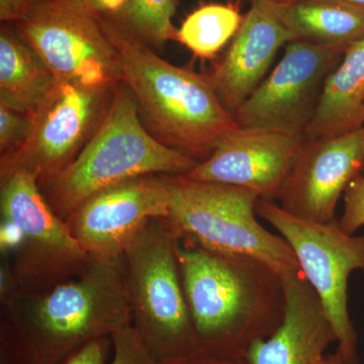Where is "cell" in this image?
<instances>
[{
    "label": "cell",
    "mask_w": 364,
    "mask_h": 364,
    "mask_svg": "<svg viewBox=\"0 0 364 364\" xmlns=\"http://www.w3.org/2000/svg\"><path fill=\"white\" fill-rule=\"evenodd\" d=\"M345 51L306 41L287 43L279 63L234 114L237 124L304 136L326 79Z\"/></svg>",
    "instance_id": "obj_11"
},
{
    "label": "cell",
    "mask_w": 364,
    "mask_h": 364,
    "mask_svg": "<svg viewBox=\"0 0 364 364\" xmlns=\"http://www.w3.org/2000/svg\"><path fill=\"white\" fill-rule=\"evenodd\" d=\"M169 212L170 193L162 176H146L91 196L65 222L91 257L114 259L124 256L149 220L168 218Z\"/></svg>",
    "instance_id": "obj_12"
},
{
    "label": "cell",
    "mask_w": 364,
    "mask_h": 364,
    "mask_svg": "<svg viewBox=\"0 0 364 364\" xmlns=\"http://www.w3.org/2000/svg\"><path fill=\"white\" fill-rule=\"evenodd\" d=\"M320 364H344L338 352L334 354H325Z\"/></svg>",
    "instance_id": "obj_29"
},
{
    "label": "cell",
    "mask_w": 364,
    "mask_h": 364,
    "mask_svg": "<svg viewBox=\"0 0 364 364\" xmlns=\"http://www.w3.org/2000/svg\"><path fill=\"white\" fill-rule=\"evenodd\" d=\"M363 176H364V172H363Z\"/></svg>",
    "instance_id": "obj_33"
},
{
    "label": "cell",
    "mask_w": 364,
    "mask_h": 364,
    "mask_svg": "<svg viewBox=\"0 0 364 364\" xmlns=\"http://www.w3.org/2000/svg\"><path fill=\"white\" fill-rule=\"evenodd\" d=\"M57 79L20 33L7 26L0 33V102L30 114Z\"/></svg>",
    "instance_id": "obj_19"
},
{
    "label": "cell",
    "mask_w": 364,
    "mask_h": 364,
    "mask_svg": "<svg viewBox=\"0 0 364 364\" xmlns=\"http://www.w3.org/2000/svg\"><path fill=\"white\" fill-rule=\"evenodd\" d=\"M162 177L170 193L168 219L181 234L208 250L262 261L282 277L301 272L289 243L256 219L257 193L186 176Z\"/></svg>",
    "instance_id": "obj_7"
},
{
    "label": "cell",
    "mask_w": 364,
    "mask_h": 364,
    "mask_svg": "<svg viewBox=\"0 0 364 364\" xmlns=\"http://www.w3.org/2000/svg\"><path fill=\"white\" fill-rule=\"evenodd\" d=\"M176 364H249L245 358H215L198 355Z\"/></svg>",
    "instance_id": "obj_28"
},
{
    "label": "cell",
    "mask_w": 364,
    "mask_h": 364,
    "mask_svg": "<svg viewBox=\"0 0 364 364\" xmlns=\"http://www.w3.org/2000/svg\"><path fill=\"white\" fill-rule=\"evenodd\" d=\"M114 90L57 80L31 112L32 130L26 142L11 154L0 156V176L30 172L38 177L41 186L58 176L102 123Z\"/></svg>",
    "instance_id": "obj_10"
},
{
    "label": "cell",
    "mask_w": 364,
    "mask_h": 364,
    "mask_svg": "<svg viewBox=\"0 0 364 364\" xmlns=\"http://www.w3.org/2000/svg\"><path fill=\"white\" fill-rule=\"evenodd\" d=\"M112 355V336L102 337L85 345L61 364H109Z\"/></svg>",
    "instance_id": "obj_25"
},
{
    "label": "cell",
    "mask_w": 364,
    "mask_h": 364,
    "mask_svg": "<svg viewBox=\"0 0 364 364\" xmlns=\"http://www.w3.org/2000/svg\"><path fill=\"white\" fill-rule=\"evenodd\" d=\"M112 355L109 364H157L132 325L112 335Z\"/></svg>",
    "instance_id": "obj_23"
},
{
    "label": "cell",
    "mask_w": 364,
    "mask_h": 364,
    "mask_svg": "<svg viewBox=\"0 0 364 364\" xmlns=\"http://www.w3.org/2000/svg\"><path fill=\"white\" fill-rule=\"evenodd\" d=\"M337 1L354 7V9H358V11H363L364 13V0H337Z\"/></svg>",
    "instance_id": "obj_30"
},
{
    "label": "cell",
    "mask_w": 364,
    "mask_h": 364,
    "mask_svg": "<svg viewBox=\"0 0 364 364\" xmlns=\"http://www.w3.org/2000/svg\"><path fill=\"white\" fill-rule=\"evenodd\" d=\"M176 257L203 355L244 358L282 324L284 284L267 263L208 250L181 232Z\"/></svg>",
    "instance_id": "obj_2"
},
{
    "label": "cell",
    "mask_w": 364,
    "mask_h": 364,
    "mask_svg": "<svg viewBox=\"0 0 364 364\" xmlns=\"http://www.w3.org/2000/svg\"><path fill=\"white\" fill-rule=\"evenodd\" d=\"M32 130V116L0 102V156L11 154L26 142Z\"/></svg>",
    "instance_id": "obj_22"
},
{
    "label": "cell",
    "mask_w": 364,
    "mask_h": 364,
    "mask_svg": "<svg viewBox=\"0 0 364 364\" xmlns=\"http://www.w3.org/2000/svg\"><path fill=\"white\" fill-rule=\"evenodd\" d=\"M243 18L235 4H207L184 20L177 28L176 41L200 58H214L235 37Z\"/></svg>",
    "instance_id": "obj_20"
},
{
    "label": "cell",
    "mask_w": 364,
    "mask_h": 364,
    "mask_svg": "<svg viewBox=\"0 0 364 364\" xmlns=\"http://www.w3.org/2000/svg\"><path fill=\"white\" fill-rule=\"evenodd\" d=\"M256 214L272 225L293 249L299 268L324 306L344 364H359L358 334L348 311V279L364 272V234H347L337 220L306 221L272 200H260Z\"/></svg>",
    "instance_id": "obj_8"
},
{
    "label": "cell",
    "mask_w": 364,
    "mask_h": 364,
    "mask_svg": "<svg viewBox=\"0 0 364 364\" xmlns=\"http://www.w3.org/2000/svg\"><path fill=\"white\" fill-rule=\"evenodd\" d=\"M83 6L97 18H117L123 13L130 0H80Z\"/></svg>",
    "instance_id": "obj_27"
},
{
    "label": "cell",
    "mask_w": 364,
    "mask_h": 364,
    "mask_svg": "<svg viewBox=\"0 0 364 364\" xmlns=\"http://www.w3.org/2000/svg\"><path fill=\"white\" fill-rule=\"evenodd\" d=\"M364 127V37L345 51L329 74L304 138H332Z\"/></svg>",
    "instance_id": "obj_17"
},
{
    "label": "cell",
    "mask_w": 364,
    "mask_h": 364,
    "mask_svg": "<svg viewBox=\"0 0 364 364\" xmlns=\"http://www.w3.org/2000/svg\"><path fill=\"white\" fill-rule=\"evenodd\" d=\"M176 0H130L123 13L114 18L156 51L170 40H176L172 23Z\"/></svg>",
    "instance_id": "obj_21"
},
{
    "label": "cell",
    "mask_w": 364,
    "mask_h": 364,
    "mask_svg": "<svg viewBox=\"0 0 364 364\" xmlns=\"http://www.w3.org/2000/svg\"><path fill=\"white\" fill-rule=\"evenodd\" d=\"M344 208L340 227L347 234L354 235L364 226V176H356L345 189Z\"/></svg>",
    "instance_id": "obj_24"
},
{
    "label": "cell",
    "mask_w": 364,
    "mask_h": 364,
    "mask_svg": "<svg viewBox=\"0 0 364 364\" xmlns=\"http://www.w3.org/2000/svg\"><path fill=\"white\" fill-rule=\"evenodd\" d=\"M304 139L284 132L238 126L223 136L208 159L183 176L251 189L261 200L274 202Z\"/></svg>",
    "instance_id": "obj_14"
},
{
    "label": "cell",
    "mask_w": 364,
    "mask_h": 364,
    "mask_svg": "<svg viewBox=\"0 0 364 364\" xmlns=\"http://www.w3.org/2000/svg\"><path fill=\"white\" fill-rule=\"evenodd\" d=\"M293 41L270 0L250 4L226 54L208 74L228 112L236 114L264 80L279 48Z\"/></svg>",
    "instance_id": "obj_15"
},
{
    "label": "cell",
    "mask_w": 364,
    "mask_h": 364,
    "mask_svg": "<svg viewBox=\"0 0 364 364\" xmlns=\"http://www.w3.org/2000/svg\"><path fill=\"white\" fill-rule=\"evenodd\" d=\"M364 172V127L332 138L304 139L277 200L306 221H334L345 189Z\"/></svg>",
    "instance_id": "obj_13"
},
{
    "label": "cell",
    "mask_w": 364,
    "mask_h": 364,
    "mask_svg": "<svg viewBox=\"0 0 364 364\" xmlns=\"http://www.w3.org/2000/svg\"><path fill=\"white\" fill-rule=\"evenodd\" d=\"M14 26L57 80L100 90L123 82L114 45L80 0H37Z\"/></svg>",
    "instance_id": "obj_9"
},
{
    "label": "cell",
    "mask_w": 364,
    "mask_h": 364,
    "mask_svg": "<svg viewBox=\"0 0 364 364\" xmlns=\"http://www.w3.org/2000/svg\"><path fill=\"white\" fill-rule=\"evenodd\" d=\"M178 237L168 218H155L124 254L131 325L157 364L203 355L179 273Z\"/></svg>",
    "instance_id": "obj_5"
},
{
    "label": "cell",
    "mask_w": 364,
    "mask_h": 364,
    "mask_svg": "<svg viewBox=\"0 0 364 364\" xmlns=\"http://www.w3.org/2000/svg\"><path fill=\"white\" fill-rule=\"evenodd\" d=\"M294 41L347 50L364 37V13L337 0H270Z\"/></svg>",
    "instance_id": "obj_18"
},
{
    "label": "cell",
    "mask_w": 364,
    "mask_h": 364,
    "mask_svg": "<svg viewBox=\"0 0 364 364\" xmlns=\"http://www.w3.org/2000/svg\"><path fill=\"white\" fill-rule=\"evenodd\" d=\"M0 301V358L9 364H61L132 323L124 256L92 258L79 277L41 291L1 294Z\"/></svg>",
    "instance_id": "obj_1"
},
{
    "label": "cell",
    "mask_w": 364,
    "mask_h": 364,
    "mask_svg": "<svg viewBox=\"0 0 364 364\" xmlns=\"http://www.w3.org/2000/svg\"><path fill=\"white\" fill-rule=\"evenodd\" d=\"M256 1H259V0H231L230 4H235V6H238V4H240V2H249V4H252Z\"/></svg>",
    "instance_id": "obj_31"
},
{
    "label": "cell",
    "mask_w": 364,
    "mask_h": 364,
    "mask_svg": "<svg viewBox=\"0 0 364 364\" xmlns=\"http://www.w3.org/2000/svg\"><path fill=\"white\" fill-rule=\"evenodd\" d=\"M37 0H0V20L16 23L23 21Z\"/></svg>",
    "instance_id": "obj_26"
},
{
    "label": "cell",
    "mask_w": 364,
    "mask_h": 364,
    "mask_svg": "<svg viewBox=\"0 0 364 364\" xmlns=\"http://www.w3.org/2000/svg\"><path fill=\"white\" fill-rule=\"evenodd\" d=\"M284 315L265 339L251 345L249 364H320L328 347L337 342L324 306L301 272L282 277Z\"/></svg>",
    "instance_id": "obj_16"
},
{
    "label": "cell",
    "mask_w": 364,
    "mask_h": 364,
    "mask_svg": "<svg viewBox=\"0 0 364 364\" xmlns=\"http://www.w3.org/2000/svg\"><path fill=\"white\" fill-rule=\"evenodd\" d=\"M198 160L158 142L144 128L135 97L124 82L77 157L40 186L55 214L65 221L91 196L122 182L146 176H183Z\"/></svg>",
    "instance_id": "obj_4"
},
{
    "label": "cell",
    "mask_w": 364,
    "mask_h": 364,
    "mask_svg": "<svg viewBox=\"0 0 364 364\" xmlns=\"http://www.w3.org/2000/svg\"><path fill=\"white\" fill-rule=\"evenodd\" d=\"M100 21L119 55L123 82L135 97L144 128L171 149L198 162L208 159L223 136L238 127L208 75L162 59L114 18Z\"/></svg>",
    "instance_id": "obj_3"
},
{
    "label": "cell",
    "mask_w": 364,
    "mask_h": 364,
    "mask_svg": "<svg viewBox=\"0 0 364 364\" xmlns=\"http://www.w3.org/2000/svg\"><path fill=\"white\" fill-rule=\"evenodd\" d=\"M0 364H9L6 359L0 358Z\"/></svg>",
    "instance_id": "obj_32"
},
{
    "label": "cell",
    "mask_w": 364,
    "mask_h": 364,
    "mask_svg": "<svg viewBox=\"0 0 364 364\" xmlns=\"http://www.w3.org/2000/svg\"><path fill=\"white\" fill-rule=\"evenodd\" d=\"M1 226L7 237L0 294L49 289L79 277L92 257L72 236L26 171L0 176Z\"/></svg>",
    "instance_id": "obj_6"
}]
</instances>
